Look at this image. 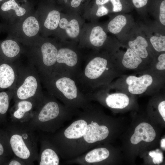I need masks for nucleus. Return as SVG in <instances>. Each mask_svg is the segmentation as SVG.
Masks as SVG:
<instances>
[{"mask_svg":"<svg viewBox=\"0 0 165 165\" xmlns=\"http://www.w3.org/2000/svg\"><path fill=\"white\" fill-rule=\"evenodd\" d=\"M24 47V53L40 76L48 75L53 72L58 49L56 44L39 36L31 45Z\"/></svg>","mask_w":165,"mask_h":165,"instance_id":"20e7f679","label":"nucleus"},{"mask_svg":"<svg viewBox=\"0 0 165 165\" xmlns=\"http://www.w3.org/2000/svg\"><path fill=\"white\" fill-rule=\"evenodd\" d=\"M37 160L39 165H58L59 163V159L55 151L52 148L42 146Z\"/></svg>","mask_w":165,"mask_h":165,"instance_id":"412c9836","label":"nucleus"},{"mask_svg":"<svg viewBox=\"0 0 165 165\" xmlns=\"http://www.w3.org/2000/svg\"><path fill=\"white\" fill-rule=\"evenodd\" d=\"M13 95V89L0 92V126H4L7 122V114Z\"/></svg>","mask_w":165,"mask_h":165,"instance_id":"f3484780","label":"nucleus"},{"mask_svg":"<svg viewBox=\"0 0 165 165\" xmlns=\"http://www.w3.org/2000/svg\"><path fill=\"white\" fill-rule=\"evenodd\" d=\"M82 0H72L71 3V6L73 8H76L80 5Z\"/></svg>","mask_w":165,"mask_h":165,"instance_id":"e433bc0d","label":"nucleus"},{"mask_svg":"<svg viewBox=\"0 0 165 165\" xmlns=\"http://www.w3.org/2000/svg\"><path fill=\"white\" fill-rule=\"evenodd\" d=\"M39 74L32 65L17 64V76L13 89L14 101L26 100L41 101L44 93Z\"/></svg>","mask_w":165,"mask_h":165,"instance_id":"39448f33","label":"nucleus"},{"mask_svg":"<svg viewBox=\"0 0 165 165\" xmlns=\"http://www.w3.org/2000/svg\"><path fill=\"white\" fill-rule=\"evenodd\" d=\"M4 128L13 154L26 165L33 164L38 158V137L25 123L11 122Z\"/></svg>","mask_w":165,"mask_h":165,"instance_id":"f03ea898","label":"nucleus"},{"mask_svg":"<svg viewBox=\"0 0 165 165\" xmlns=\"http://www.w3.org/2000/svg\"><path fill=\"white\" fill-rule=\"evenodd\" d=\"M7 0H0V5Z\"/></svg>","mask_w":165,"mask_h":165,"instance_id":"79ce46f5","label":"nucleus"},{"mask_svg":"<svg viewBox=\"0 0 165 165\" xmlns=\"http://www.w3.org/2000/svg\"><path fill=\"white\" fill-rule=\"evenodd\" d=\"M33 5L27 0H7L0 5V17L12 25L33 12Z\"/></svg>","mask_w":165,"mask_h":165,"instance_id":"1a4fd4ad","label":"nucleus"},{"mask_svg":"<svg viewBox=\"0 0 165 165\" xmlns=\"http://www.w3.org/2000/svg\"><path fill=\"white\" fill-rule=\"evenodd\" d=\"M150 41L154 49L157 52L165 51V36H153L150 38Z\"/></svg>","mask_w":165,"mask_h":165,"instance_id":"cd10ccee","label":"nucleus"},{"mask_svg":"<svg viewBox=\"0 0 165 165\" xmlns=\"http://www.w3.org/2000/svg\"><path fill=\"white\" fill-rule=\"evenodd\" d=\"M156 136V133L153 127L149 124L143 122L136 127L134 133L130 138V141L135 145L142 141L150 142L154 140Z\"/></svg>","mask_w":165,"mask_h":165,"instance_id":"2eb2a0df","label":"nucleus"},{"mask_svg":"<svg viewBox=\"0 0 165 165\" xmlns=\"http://www.w3.org/2000/svg\"><path fill=\"white\" fill-rule=\"evenodd\" d=\"M116 66L112 60L102 56L95 57L82 64L75 79L81 91L88 98L109 84L114 76Z\"/></svg>","mask_w":165,"mask_h":165,"instance_id":"f257e3e1","label":"nucleus"},{"mask_svg":"<svg viewBox=\"0 0 165 165\" xmlns=\"http://www.w3.org/2000/svg\"><path fill=\"white\" fill-rule=\"evenodd\" d=\"M127 22V18L124 16L118 15L109 22L108 26V29L112 34H118L125 26Z\"/></svg>","mask_w":165,"mask_h":165,"instance_id":"bb28decb","label":"nucleus"},{"mask_svg":"<svg viewBox=\"0 0 165 165\" xmlns=\"http://www.w3.org/2000/svg\"><path fill=\"white\" fill-rule=\"evenodd\" d=\"M3 29H4V25L0 23V32Z\"/></svg>","mask_w":165,"mask_h":165,"instance_id":"a19ab883","label":"nucleus"},{"mask_svg":"<svg viewBox=\"0 0 165 165\" xmlns=\"http://www.w3.org/2000/svg\"><path fill=\"white\" fill-rule=\"evenodd\" d=\"M134 6L137 8L142 7L145 6L148 0H132Z\"/></svg>","mask_w":165,"mask_h":165,"instance_id":"f704fd0d","label":"nucleus"},{"mask_svg":"<svg viewBox=\"0 0 165 165\" xmlns=\"http://www.w3.org/2000/svg\"><path fill=\"white\" fill-rule=\"evenodd\" d=\"M149 155L153 158V161L155 164H159L163 162V156L162 152H159L158 149L156 151H151Z\"/></svg>","mask_w":165,"mask_h":165,"instance_id":"c85d7f7f","label":"nucleus"},{"mask_svg":"<svg viewBox=\"0 0 165 165\" xmlns=\"http://www.w3.org/2000/svg\"><path fill=\"white\" fill-rule=\"evenodd\" d=\"M82 64L78 53L74 50L66 47H58L56 61L52 72L75 79Z\"/></svg>","mask_w":165,"mask_h":165,"instance_id":"6e6552de","label":"nucleus"},{"mask_svg":"<svg viewBox=\"0 0 165 165\" xmlns=\"http://www.w3.org/2000/svg\"><path fill=\"white\" fill-rule=\"evenodd\" d=\"M64 108L56 98L47 92L27 124L35 130H46L48 125L60 115Z\"/></svg>","mask_w":165,"mask_h":165,"instance_id":"423d86ee","label":"nucleus"},{"mask_svg":"<svg viewBox=\"0 0 165 165\" xmlns=\"http://www.w3.org/2000/svg\"><path fill=\"white\" fill-rule=\"evenodd\" d=\"M38 18L41 26V31L43 29L48 31H54L58 26L61 18V14L58 10L53 9L48 13L45 18Z\"/></svg>","mask_w":165,"mask_h":165,"instance_id":"6ab92c4d","label":"nucleus"},{"mask_svg":"<svg viewBox=\"0 0 165 165\" xmlns=\"http://www.w3.org/2000/svg\"><path fill=\"white\" fill-rule=\"evenodd\" d=\"M58 26L60 28L65 30L67 35L70 38H75L79 34V24L76 19H72L68 21L66 18H61Z\"/></svg>","mask_w":165,"mask_h":165,"instance_id":"5701e85b","label":"nucleus"},{"mask_svg":"<svg viewBox=\"0 0 165 165\" xmlns=\"http://www.w3.org/2000/svg\"><path fill=\"white\" fill-rule=\"evenodd\" d=\"M128 45L130 48L142 58L145 59L148 57V54L147 49L148 44L144 37L138 36L134 39L129 41Z\"/></svg>","mask_w":165,"mask_h":165,"instance_id":"4be33fe9","label":"nucleus"},{"mask_svg":"<svg viewBox=\"0 0 165 165\" xmlns=\"http://www.w3.org/2000/svg\"><path fill=\"white\" fill-rule=\"evenodd\" d=\"M158 62L156 67V69L159 71L164 70L165 69V53L160 54L158 58Z\"/></svg>","mask_w":165,"mask_h":165,"instance_id":"c756f323","label":"nucleus"},{"mask_svg":"<svg viewBox=\"0 0 165 165\" xmlns=\"http://www.w3.org/2000/svg\"><path fill=\"white\" fill-rule=\"evenodd\" d=\"M15 39L7 36L0 41V61L13 63L24 51V46Z\"/></svg>","mask_w":165,"mask_h":165,"instance_id":"9b49d317","label":"nucleus"},{"mask_svg":"<svg viewBox=\"0 0 165 165\" xmlns=\"http://www.w3.org/2000/svg\"><path fill=\"white\" fill-rule=\"evenodd\" d=\"M126 81L130 93L140 94L145 92L152 84L153 79L150 75L145 74L139 77L130 75L127 78Z\"/></svg>","mask_w":165,"mask_h":165,"instance_id":"ddd939ff","label":"nucleus"},{"mask_svg":"<svg viewBox=\"0 0 165 165\" xmlns=\"http://www.w3.org/2000/svg\"><path fill=\"white\" fill-rule=\"evenodd\" d=\"M40 77L47 92L62 101L67 107L87 106L88 98L81 91L74 79L54 72Z\"/></svg>","mask_w":165,"mask_h":165,"instance_id":"7ed1b4c3","label":"nucleus"},{"mask_svg":"<svg viewBox=\"0 0 165 165\" xmlns=\"http://www.w3.org/2000/svg\"><path fill=\"white\" fill-rule=\"evenodd\" d=\"M107 38V35L101 27L97 26L92 30L90 36L91 45L96 47H100L103 45Z\"/></svg>","mask_w":165,"mask_h":165,"instance_id":"b1692460","label":"nucleus"},{"mask_svg":"<svg viewBox=\"0 0 165 165\" xmlns=\"http://www.w3.org/2000/svg\"><path fill=\"white\" fill-rule=\"evenodd\" d=\"M9 160L0 156V165H6Z\"/></svg>","mask_w":165,"mask_h":165,"instance_id":"58836bf2","label":"nucleus"},{"mask_svg":"<svg viewBox=\"0 0 165 165\" xmlns=\"http://www.w3.org/2000/svg\"><path fill=\"white\" fill-rule=\"evenodd\" d=\"M159 112L165 121V101H163L160 103L158 106Z\"/></svg>","mask_w":165,"mask_h":165,"instance_id":"c9c22d12","label":"nucleus"},{"mask_svg":"<svg viewBox=\"0 0 165 165\" xmlns=\"http://www.w3.org/2000/svg\"><path fill=\"white\" fill-rule=\"evenodd\" d=\"M13 153L7 133L0 126V156L9 160Z\"/></svg>","mask_w":165,"mask_h":165,"instance_id":"393cba45","label":"nucleus"},{"mask_svg":"<svg viewBox=\"0 0 165 165\" xmlns=\"http://www.w3.org/2000/svg\"><path fill=\"white\" fill-rule=\"evenodd\" d=\"M143 59L131 49L128 48L123 54L121 64L123 68L126 69L137 70L143 65Z\"/></svg>","mask_w":165,"mask_h":165,"instance_id":"dca6fc26","label":"nucleus"},{"mask_svg":"<svg viewBox=\"0 0 165 165\" xmlns=\"http://www.w3.org/2000/svg\"><path fill=\"white\" fill-rule=\"evenodd\" d=\"M113 5V11L118 12L122 11L123 6L120 0H110Z\"/></svg>","mask_w":165,"mask_h":165,"instance_id":"2f4dec72","label":"nucleus"},{"mask_svg":"<svg viewBox=\"0 0 165 165\" xmlns=\"http://www.w3.org/2000/svg\"><path fill=\"white\" fill-rule=\"evenodd\" d=\"M17 62L0 61V92L14 89L17 76Z\"/></svg>","mask_w":165,"mask_h":165,"instance_id":"f8f14e48","label":"nucleus"},{"mask_svg":"<svg viewBox=\"0 0 165 165\" xmlns=\"http://www.w3.org/2000/svg\"><path fill=\"white\" fill-rule=\"evenodd\" d=\"M108 134L107 127L99 125L97 123L92 121L87 124L82 137L87 143L92 144L105 139Z\"/></svg>","mask_w":165,"mask_h":165,"instance_id":"4468645a","label":"nucleus"},{"mask_svg":"<svg viewBox=\"0 0 165 165\" xmlns=\"http://www.w3.org/2000/svg\"><path fill=\"white\" fill-rule=\"evenodd\" d=\"M8 36L12 38L24 47L31 45L39 36L41 26L36 12H32L14 24L4 26Z\"/></svg>","mask_w":165,"mask_h":165,"instance_id":"0eeeda50","label":"nucleus"},{"mask_svg":"<svg viewBox=\"0 0 165 165\" xmlns=\"http://www.w3.org/2000/svg\"><path fill=\"white\" fill-rule=\"evenodd\" d=\"M109 155V152L106 148H96L88 152L85 156V160L90 163L99 162L107 159Z\"/></svg>","mask_w":165,"mask_h":165,"instance_id":"a878e982","label":"nucleus"},{"mask_svg":"<svg viewBox=\"0 0 165 165\" xmlns=\"http://www.w3.org/2000/svg\"><path fill=\"white\" fill-rule=\"evenodd\" d=\"M105 99L107 105L112 108L123 109L127 107L129 103V98L125 94L116 93L108 94Z\"/></svg>","mask_w":165,"mask_h":165,"instance_id":"aec40b11","label":"nucleus"},{"mask_svg":"<svg viewBox=\"0 0 165 165\" xmlns=\"http://www.w3.org/2000/svg\"><path fill=\"white\" fill-rule=\"evenodd\" d=\"M86 121L80 119L75 121L65 130L64 134L68 139H78L82 138L87 125Z\"/></svg>","mask_w":165,"mask_h":165,"instance_id":"a211bd4d","label":"nucleus"},{"mask_svg":"<svg viewBox=\"0 0 165 165\" xmlns=\"http://www.w3.org/2000/svg\"><path fill=\"white\" fill-rule=\"evenodd\" d=\"M110 0H96V4L99 6H101L108 2Z\"/></svg>","mask_w":165,"mask_h":165,"instance_id":"4c0bfd02","label":"nucleus"},{"mask_svg":"<svg viewBox=\"0 0 165 165\" xmlns=\"http://www.w3.org/2000/svg\"><path fill=\"white\" fill-rule=\"evenodd\" d=\"M161 147L163 149H165V139H162L161 141Z\"/></svg>","mask_w":165,"mask_h":165,"instance_id":"ea45409f","label":"nucleus"},{"mask_svg":"<svg viewBox=\"0 0 165 165\" xmlns=\"http://www.w3.org/2000/svg\"><path fill=\"white\" fill-rule=\"evenodd\" d=\"M6 165H22L26 164L21 160L15 156L10 159L7 163Z\"/></svg>","mask_w":165,"mask_h":165,"instance_id":"473e14b6","label":"nucleus"},{"mask_svg":"<svg viewBox=\"0 0 165 165\" xmlns=\"http://www.w3.org/2000/svg\"><path fill=\"white\" fill-rule=\"evenodd\" d=\"M108 12L107 8L104 6H99L96 15L98 17H101L107 15Z\"/></svg>","mask_w":165,"mask_h":165,"instance_id":"72a5a7b5","label":"nucleus"},{"mask_svg":"<svg viewBox=\"0 0 165 165\" xmlns=\"http://www.w3.org/2000/svg\"><path fill=\"white\" fill-rule=\"evenodd\" d=\"M42 100L38 101L30 99L14 101V106L10 112L11 122L27 123L31 118Z\"/></svg>","mask_w":165,"mask_h":165,"instance_id":"9d476101","label":"nucleus"},{"mask_svg":"<svg viewBox=\"0 0 165 165\" xmlns=\"http://www.w3.org/2000/svg\"><path fill=\"white\" fill-rule=\"evenodd\" d=\"M159 20L161 23L165 25V1L161 3L160 7Z\"/></svg>","mask_w":165,"mask_h":165,"instance_id":"7c9ffc66","label":"nucleus"}]
</instances>
